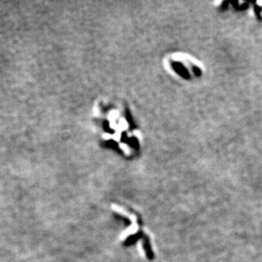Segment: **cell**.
<instances>
[{"label": "cell", "mask_w": 262, "mask_h": 262, "mask_svg": "<svg viewBox=\"0 0 262 262\" xmlns=\"http://www.w3.org/2000/svg\"><path fill=\"white\" fill-rule=\"evenodd\" d=\"M117 117H118V112H117V111H112V112L110 113V116H109V119L113 121V120L116 119Z\"/></svg>", "instance_id": "1"}, {"label": "cell", "mask_w": 262, "mask_h": 262, "mask_svg": "<svg viewBox=\"0 0 262 262\" xmlns=\"http://www.w3.org/2000/svg\"><path fill=\"white\" fill-rule=\"evenodd\" d=\"M104 138H105V139H110V138H111V137H110V134H106V133H104Z\"/></svg>", "instance_id": "3"}, {"label": "cell", "mask_w": 262, "mask_h": 262, "mask_svg": "<svg viewBox=\"0 0 262 262\" xmlns=\"http://www.w3.org/2000/svg\"><path fill=\"white\" fill-rule=\"evenodd\" d=\"M120 127L123 128V129H125V128L127 127V123L126 122V120H120Z\"/></svg>", "instance_id": "2"}]
</instances>
